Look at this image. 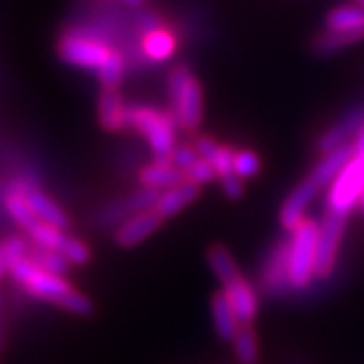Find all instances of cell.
Segmentation results:
<instances>
[{
    "label": "cell",
    "instance_id": "6da1fadb",
    "mask_svg": "<svg viewBox=\"0 0 364 364\" xmlns=\"http://www.w3.org/2000/svg\"><path fill=\"white\" fill-rule=\"evenodd\" d=\"M9 273L14 284L21 287L28 298L53 304L81 318H87L93 314V301L85 294H81L79 289L71 286L63 275L43 272L28 257L14 263Z\"/></svg>",
    "mask_w": 364,
    "mask_h": 364
},
{
    "label": "cell",
    "instance_id": "7a4b0ae2",
    "mask_svg": "<svg viewBox=\"0 0 364 364\" xmlns=\"http://www.w3.org/2000/svg\"><path fill=\"white\" fill-rule=\"evenodd\" d=\"M176 122L170 112L158 109L152 105H128L126 130L138 132L154 160H170L176 148Z\"/></svg>",
    "mask_w": 364,
    "mask_h": 364
},
{
    "label": "cell",
    "instance_id": "3957f363",
    "mask_svg": "<svg viewBox=\"0 0 364 364\" xmlns=\"http://www.w3.org/2000/svg\"><path fill=\"white\" fill-rule=\"evenodd\" d=\"M168 97L170 114L176 126L184 132H196L203 124L205 114V97L203 87L191 67L178 65L168 75Z\"/></svg>",
    "mask_w": 364,
    "mask_h": 364
},
{
    "label": "cell",
    "instance_id": "277c9868",
    "mask_svg": "<svg viewBox=\"0 0 364 364\" xmlns=\"http://www.w3.org/2000/svg\"><path fill=\"white\" fill-rule=\"evenodd\" d=\"M320 221L306 217L289 233V282L294 294H306L316 286V245Z\"/></svg>",
    "mask_w": 364,
    "mask_h": 364
},
{
    "label": "cell",
    "instance_id": "5b68a950",
    "mask_svg": "<svg viewBox=\"0 0 364 364\" xmlns=\"http://www.w3.org/2000/svg\"><path fill=\"white\" fill-rule=\"evenodd\" d=\"M57 53L69 65L79 67V69H91L97 73L105 65V61L116 53V49L104 37H100L95 33L71 28L59 39Z\"/></svg>",
    "mask_w": 364,
    "mask_h": 364
},
{
    "label": "cell",
    "instance_id": "8992f818",
    "mask_svg": "<svg viewBox=\"0 0 364 364\" xmlns=\"http://www.w3.org/2000/svg\"><path fill=\"white\" fill-rule=\"evenodd\" d=\"M257 291L273 301L294 294L289 282V235L277 237L265 251L257 272Z\"/></svg>",
    "mask_w": 364,
    "mask_h": 364
},
{
    "label": "cell",
    "instance_id": "52a82bcc",
    "mask_svg": "<svg viewBox=\"0 0 364 364\" xmlns=\"http://www.w3.org/2000/svg\"><path fill=\"white\" fill-rule=\"evenodd\" d=\"M364 193V158L352 156L350 162L340 170V174L326 191L324 213H334L340 217L350 215L358 208Z\"/></svg>",
    "mask_w": 364,
    "mask_h": 364
},
{
    "label": "cell",
    "instance_id": "ba28073f",
    "mask_svg": "<svg viewBox=\"0 0 364 364\" xmlns=\"http://www.w3.org/2000/svg\"><path fill=\"white\" fill-rule=\"evenodd\" d=\"M346 217L324 213L320 219L318 245H316V284H324L336 272L342 239L346 233Z\"/></svg>",
    "mask_w": 364,
    "mask_h": 364
},
{
    "label": "cell",
    "instance_id": "9c48e42d",
    "mask_svg": "<svg viewBox=\"0 0 364 364\" xmlns=\"http://www.w3.org/2000/svg\"><path fill=\"white\" fill-rule=\"evenodd\" d=\"M158 198H160L158 191L140 186L136 191H130L128 195L119 196L116 200L105 203L100 208H95L91 215V223L100 229H116L117 225H122L134 215L156 207Z\"/></svg>",
    "mask_w": 364,
    "mask_h": 364
},
{
    "label": "cell",
    "instance_id": "30bf717a",
    "mask_svg": "<svg viewBox=\"0 0 364 364\" xmlns=\"http://www.w3.org/2000/svg\"><path fill=\"white\" fill-rule=\"evenodd\" d=\"M364 126V105L358 104L350 107L348 112H344L342 116L336 119V124H332L330 128H326L318 142H316V150L318 154H328L332 150H338L342 146L354 144L356 136L360 134Z\"/></svg>",
    "mask_w": 364,
    "mask_h": 364
},
{
    "label": "cell",
    "instance_id": "8fae6325",
    "mask_svg": "<svg viewBox=\"0 0 364 364\" xmlns=\"http://www.w3.org/2000/svg\"><path fill=\"white\" fill-rule=\"evenodd\" d=\"M320 193H322V188L310 176H306L304 181L289 191V195L284 198V203L279 207V215H277L279 225L287 235L294 233L299 227V223L306 219V210Z\"/></svg>",
    "mask_w": 364,
    "mask_h": 364
},
{
    "label": "cell",
    "instance_id": "7c38bea8",
    "mask_svg": "<svg viewBox=\"0 0 364 364\" xmlns=\"http://www.w3.org/2000/svg\"><path fill=\"white\" fill-rule=\"evenodd\" d=\"M162 223H164V219L158 215L154 208H150V210L138 213L130 219H126L122 225H117L114 229L112 239H114L117 247L132 249L144 243L146 239H150L162 227Z\"/></svg>",
    "mask_w": 364,
    "mask_h": 364
},
{
    "label": "cell",
    "instance_id": "4fadbf2b",
    "mask_svg": "<svg viewBox=\"0 0 364 364\" xmlns=\"http://www.w3.org/2000/svg\"><path fill=\"white\" fill-rule=\"evenodd\" d=\"M225 298L229 299L235 316L241 326H253V322L259 316V291L257 286H253L245 275L237 277L229 286L223 287Z\"/></svg>",
    "mask_w": 364,
    "mask_h": 364
},
{
    "label": "cell",
    "instance_id": "5bb4252c",
    "mask_svg": "<svg viewBox=\"0 0 364 364\" xmlns=\"http://www.w3.org/2000/svg\"><path fill=\"white\" fill-rule=\"evenodd\" d=\"M18 181H21V191L25 195L26 205L31 207V210L35 213L37 219L49 223V225L61 229V231L71 229L69 215H67L65 208L61 207L59 203H55V198H51L43 188L35 186L33 182L26 181V178H18Z\"/></svg>",
    "mask_w": 364,
    "mask_h": 364
},
{
    "label": "cell",
    "instance_id": "9a60e30c",
    "mask_svg": "<svg viewBox=\"0 0 364 364\" xmlns=\"http://www.w3.org/2000/svg\"><path fill=\"white\" fill-rule=\"evenodd\" d=\"M128 105L122 97L119 87H102L97 97V119L105 132L126 130Z\"/></svg>",
    "mask_w": 364,
    "mask_h": 364
},
{
    "label": "cell",
    "instance_id": "2e32d148",
    "mask_svg": "<svg viewBox=\"0 0 364 364\" xmlns=\"http://www.w3.org/2000/svg\"><path fill=\"white\" fill-rule=\"evenodd\" d=\"M186 181L184 172L178 170L170 160H152L138 172V182L144 188H152L158 193H164L172 186H178Z\"/></svg>",
    "mask_w": 364,
    "mask_h": 364
},
{
    "label": "cell",
    "instance_id": "e0dca14e",
    "mask_svg": "<svg viewBox=\"0 0 364 364\" xmlns=\"http://www.w3.org/2000/svg\"><path fill=\"white\" fill-rule=\"evenodd\" d=\"M198 196H200V186L184 181L178 186H172L168 191L160 193V198H158L154 210L164 221H168L172 217H176L178 213H182L186 207H191Z\"/></svg>",
    "mask_w": 364,
    "mask_h": 364
},
{
    "label": "cell",
    "instance_id": "ac0fdd59",
    "mask_svg": "<svg viewBox=\"0 0 364 364\" xmlns=\"http://www.w3.org/2000/svg\"><path fill=\"white\" fill-rule=\"evenodd\" d=\"M210 322H213V328H215V334L223 342H233L239 328H241L229 299L225 298V294H223V289L215 291L210 296Z\"/></svg>",
    "mask_w": 364,
    "mask_h": 364
},
{
    "label": "cell",
    "instance_id": "d6986e66",
    "mask_svg": "<svg viewBox=\"0 0 364 364\" xmlns=\"http://www.w3.org/2000/svg\"><path fill=\"white\" fill-rule=\"evenodd\" d=\"M205 257H207L208 269H210V273L215 275V279H217L223 287L229 286L231 282H235L237 277L243 275L241 269H239V263H237V259L233 257V253H231V249L227 247V245H223V243H213V245H208Z\"/></svg>",
    "mask_w": 364,
    "mask_h": 364
},
{
    "label": "cell",
    "instance_id": "ffe728a7",
    "mask_svg": "<svg viewBox=\"0 0 364 364\" xmlns=\"http://www.w3.org/2000/svg\"><path fill=\"white\" fill-rule=\"evenodd\" d=\"M140 49H142V55L148 61L164 63L176 53V37L166 28L158 26V28L144 33Z\"/></svg>",
    "mask_w": 364,
    "mask_h": 364
},
{
    "label": "cell",
    "instance_id": "44dd1931",
    "mask_svg": "<svg viewBox=\"0 0 364 364\" xmlns=\"http://www.w3.org/2000/svg\"><path fill=\"white\" fill-rule=\"evenodd\" d=\"M328 31H344V33H364V6L344 4L326 14Z\"/></svg>",
    "mask_w": 364,
    "mask_h": 364
},
{
    "label": "cell",
    "instance_id": "7402d4cb",
    "mask_svg": "<svg viewBox=\"0 0 364 364\" xmlns=\"http://www.w3.org/2000/svg\"><path fill=\"white\" fill-rule=\"evenodd\" d=\"M231 346H233V356L237 364H259V338H257V332L253 326H241Z\"/></svg>",
    "mask_w": 364,
    "mask_h": 364
},
{
    "label": "cell",
    "instance_id": "603a6c76",
    "mask_svg": "<svg viewBox=\"0 0 364 364\" xmlns=\"http://www.w3.org/2000/svg\"><path fill=\"white\" fill-rule=\"evenodd\" d=\"M26 257L33 261L37 267H41L43 272L53 273V275H63L65 277L69 269H71V263L63 257V253L53 251V249L39 247V245H33V243H31Z\"/></svg>",
    "mask_w": 364,
    "mask_h": 364
},
{
    "label": "cell",
    "instance_id": "cb8c5ba5",
    "mask_svg": "<svg viewBox=\"0 0 364 364\" xmlns=\"http://www.w3.org/2000/svg\"><path fill=\"white\" fill-rule=\"evenodd\" d=\"M364 39V33H344V31H328L318 35L314 41V53L318 55H330L340 49H346L348 45H354Z\"/></svg>",
    "mask_w": 364,
    "mask_h": 364
},
{
    "label": "cell",
    "instance_id": "d4e9b609",
    "mask_svg": "<svg viewBox=\"0 0 364 364\" xmlns=\"http://www.w3.org/2000/svg\"><path fill=\"white\" fill-rule=\"evenodd\" d=\"M233 166L241 181H251L261 172V156L251 148H237Z\"/></svg>",
    "mask_w": 364,
    "mask_h": 364
},
{
    "label": "cell",
    "instance_id": "484cf974",
    "mask_svg": "<svg viewBox=\"0 0 364 364\" xmlns=\"http://www.w3.org/2000/svg\"><path fill=\"white\" fill-rule=\"evenodd\" d=\"M59 253H63V257H65L71 265H75V267H85L91 261L90 245H87L83 239L73 237V235H67L65 243H63V247H61Z\"/></svg>",
    "mask_w": 364,
    "mask_h": 364
},
{
    "label": "cell",
    "instance_id": "4316f807",
    "mask_svg": "<svg viewBox=\"0 0 364 364\" xmlns=\"http://www.w3.org/2000/svg\"><path fill=\"white\" fill-rule=\"evenodd\" d=\"M124 71H126L124 57L116 51L107 61H105V65L102 67L95 75L100 79L102 87H119V83H122V79H124Z\"/></svg>",
    "mask_w": 364,
    "mask_h": 364
},
{
    "label": "cell",
    "instance_id": "83f0119b",
    "mask_svg": "<svg viewBox=\"0 0 364 364\" xmlns=\"http://www.w3.org/2000/svg\"><path fill=\"white\" fill-rule=\"evenodd\" d=\"M28 249H31L28 241H26L25 237H21V235H11V237L0 241V251H2V255L6 259L9 269L13 267L14 263L25 259L26 255H28Z\"/></svg>",
    "mask_w": 364,
    "mask_h": 364
},
{
    "label": "cell",
    "instance_id": "f1b7e54d",
    "mask_svg": "<svg viewBox=\"0 0 364 364\" xmlns=\"http://www.w3.org/2000/svg\"><path fill=\"white\" fill-rule=\"evenodd\" d=\"M184 176H186V181L193 182V184H196V186H200V188H203V186H207V184H210V182L219 181L215 166H213L208 160H205V158H200V156H198V160H196L191 168L184 172Z\"/></svg>",
    "mask_w": 364,
    "mask_h": 364
},
{
    "label": "cell",
    "instance_id": "f546056e",
    "mask_svg": "<svg viewBox=\"0 0 364 364\" xmlns=\"http://www.w3.org/2000/svg\"><path fill=\"white\" fill-rule=\"evenodd\" d=\"M196 160H198V154H196L195 146H188V144L176 146L174 152H172V156H170V162L178 170H182V172H186V170L191 168Z\"/></svg>",
    "mask_w": 364,
    "mask_h": 364
},
{
    "label": "cell",
    "instance_id": "4dcf8cb0",
    "mask_svg": "<svg viewBox=\"0 0 364 364\" xmlns=\"http://www.w3.org/2000/svg\"><path fill=\"white\" fill-rule=\"evenodd\" d=\"M221 191L229 200H239L245 195V181H241L239 176H231L227 181H221Z\"/></svg>",
    "mask_w": 364,
    "mask_h": 364
},
{
    "label": "cell",
    "instance_id": "1f68e13d",
    "mask_svg": "<svg viewBox=\"0 0 364 364\" xmlns=\"http://www.w3.org/2000/svg\"><path fill=\"white\" fill-rule=\"evenodd\" d=\"M354 156L364 158V126L360 134L356 136V140H354Z\"/></svg>",
    "mask_w": 364,
    "mask_h": 364
},
{
    "label": "cell",
    "instance_id": "d6a6232c",
    "mask_svg": "<svg viewBox=\"0 0 364 364\" xmlns=\"http://www.w3.org/2000/svg\"><path fill=\"white\" fill-rule=\"evenodd\" d=\"M4 344V296L0 291V348Z\"/></svg>",
    "mask_w": 364,
    "mask_h": 364
},
{
    "label": "cell",
    "instance_id": "836d02e7",
    "mask_svg": "<svg viewBox=\"0 0 364 364\" xmlns=\"http://www.w3.org/2000/svg\"><path fill=\"white\" fill-rule=\"evenodd\" d=\"M6 272H9V265H6V259H4L2 251H0V279L4 277V273Z\"/></svg>",
    "mask_w": 364,
    "mask_h": 364
},
{
    "label": "cell",
    "instance_id": "e575fe53",
    "mask_svg": "<svg viewBox=\"0 0 364 364\" xmlns=\"http://www.w3.org/2000/svg\"><path fill=\"white\" fill-rule=\"evenodd\" d=\"M124 4H128V6H140L144 4V0H122Z\"/></svg>",
    "mask_w": 364,
    "mask_h": 364
},
{
    "label": "cell",
    "instance_id": "d590c367",
    "mask_svg": "<svg viewBox=\"0 0 364 364\" xmlns=\"http://www.w3.org/2000/svg\"><path fill=\"white\" fill-rule=\"evenodd\" d=\"M358 208L364 213V193H363V198H360V205H358Z\"/></svg>",
    "mask_w": 364,
    "mask_h": 364
},
{
    "label": "cell",
    "instance_id": "8d00e7d4",
    "mask_svg": "<svg viewBox=\"0 0 364 364\" xmlns=\"http://www.w3.org/2000/svg\"><path fill=\"white\" fill-rule=\"evenodd\" d=\"M360 6H364V0H360Z\"/></svg>",
    "mask_w": 364,
    "mask_h": 364
}]
</instances>
